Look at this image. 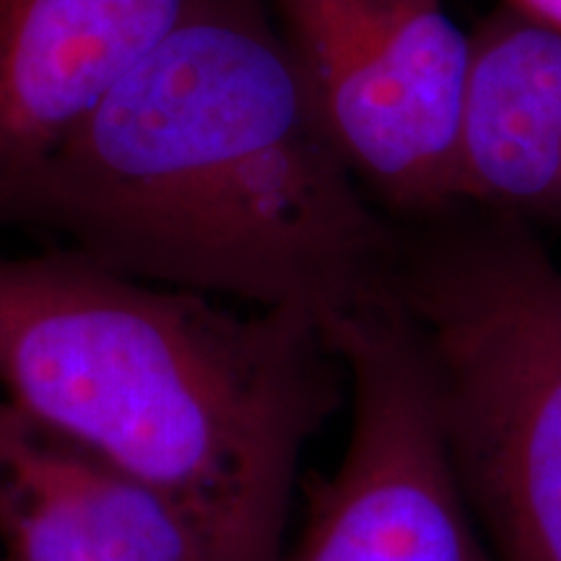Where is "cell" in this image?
<instances>
[{
  "mask_svg": "<svg viewBox=\"0 0 561 561\" xmlns=\"http://www.w3.org/2000/svg\"><path fill=\"white\" fill-rule=\"evenodd\" d=\"M13 229L322 328L388 297L398 255L268 0H216L153 47L39 172Z\"/></svg>",
  "mask_w": 561,
  "mask_h": 561,
  "instance_id": "cell-1",
  "label": "cell"
},
{
  "mask_svg": "<svg viewBox=\"0 0 561 561\" xmlns=\"http://www.w3.org/2000/svg\"><path fill=\"white\" fill-rule=\"evenodd\" d=\"M320 320L153 284L68 248L0 255V401L144 483L216 561H276L341 409Z\"/></svg>",
  "mask_w": 561,
  "mask_h": 561,
  "instance_id": "cell-2",
  "label": "cell"
},
{
  "mask_svg": "<svg viewBox=\"0 0 561 561\" xmlns=\"http://www.w3.org/2000/svg\"><path fill=\"white\" fill-rule=\"evenodd\" d=\"M396 227L390 297L476 523L496 561H561V268L473 203Z\"/></svg>",
  "mask_w": 561,
  "mask_h": 561,
  "instance_id": "cell-3",
  "label": "cell"
},
{
  "mask_svg": "<svg viewBox=\"0 0 561 561\" xmlns=\"http://www.w3.org/2000/svg\"><path fill=\"white\" fill-rule=\"evenodd\" d=\"M314 110L392 221L462 203L473 42L442 0H273Z\"/></svg>",
  "mask_w": 561,
  "mask_h": 561,
  "instance_id": "cell-4",
  "label": "cell"
},
{
  "mask_svg": "<svg viewBox=\"0 0 561 561\" xmlns=\"http://www.w3.org/2000/svg\"><path fill=\"white\" fill-rule=\"evenodd\" d=\"M346 369L348 437L312 476L276 561H496L455 476L409 320L396 299L325 325Z\"/></svg>",
  "mask_w": 561,
  "mask_h": 561,
  "instance_id": "cell-5",
  "label": "cell"
},
{
  "mask_svg": "<svg viewBox=\"0 0 561 561\" xmlns=\"http://www.w3.org/2000/svg\"><path fill=\"white\" fill-rule=\"evenodd\" d=\"M216 0H0V231L62 144Z\"/></svg>",
  "mask_w": 561,
  "mask_h": 561,
  "instance_id": "cell-6",
  "label": "cell"
},
{
  "mask_svg": "<svg viewBox=\"0 0 561 561\" xmlns=\"http://www.w3.org/2000/svg\"><path fill=\"white\" fill-rule=\"evenodd\" d=\"M0 561H216L182 512L0 401Z\"/></svg>",
  "mask_w": 561,
  "mask_h": 561,
  "instance_id": "cell-7",
  "label": "cell"
},
{
  "mask_svg": "<svg viewBox=\"0 0 561 561\" xmlns=\"http://www.w3.org/2000/svg\"><path fill=\"white\" fill-rule=\"evenodd\" d=\"M471 42L462 203L561 229V37L500 5Z\"/></svg>",
  "mask_w": 561,
  "mask_h": 561,
  "instance_id": "cell-8",
  "label": "cell"
},
{
  "mask_svg": "<svg viewBox=\"0 0 561 561\" xmlns=\"http://www.w3.org/2000/svg\"><path fill=\"white\" fill-rule=\"evenodd\" d=\"M502 9L561 37V0H502Z\"/></svg>",
  "mask_w": 561,
  "mask_h": 561,
  "instance_id": "cell-9",
  "label": "cell"
}]
</instances>
